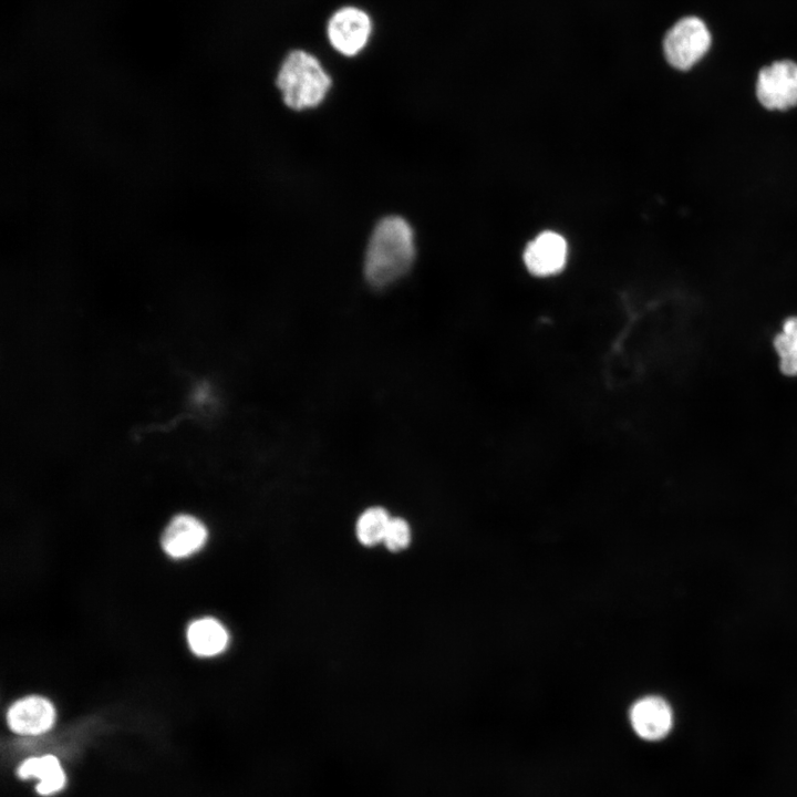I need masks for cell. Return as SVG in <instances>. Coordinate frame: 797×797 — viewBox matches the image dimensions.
Listing matches in <instances>:
<instances>
[{
    "label": "cell",
    "mask_w": 797,
    "mask_h": 797,
    "mask_svg": "<svg viewBox=\"0 0 797 797\" xmlns=\"http://www.w3.org/2000/svg\"><path fill=\"white\" fill-rule=\"evenodd\" d=\"M415 259L414 234L410 224L398 216L379 221L369 240L364 275L375 288L386 287L412 267Z\"/></svg>",
    "instance_id": "obj_1"
},
{
    "label": "cell",
    "mask_w": 797,
    "mask_h": 797,
    "mask_svg": "<svg viewBox=\"0 0 797 797\" xmlns=\"http://www.w3.org/2000/svg\"><path fill=\"white\" fill-rule=\"evenodd\" d=\"M277 86L284 103L300 111L314 107L324 100L331 86V77L315 56L296 50L282 62Z\"/></svg>",
    "instance_id": "obj_2"
},
{
    "label": "cell",
    "mask_w": 797,
    "mask_h": 797,
    "mask_svg": "<svg viewBox=\"0 0 797 797\" xmlns=\"http://www.w3.org/2000/svg\"><path fill=\"white\" fill-rule=\"evenodd\" d=\"M711 34L696 17L679 20L665 34L663 50L666 61L677 70L692 68L708 50Z\"/></svg>",
    "instance_id": "obj_3"
},
{
    "label": "cell",
    "mask_w": 797,
    "mask_h": 797,
    "mask_svg": "<svg viewBox=\"0 0 797 797\" xmlns=\"http://www.w3.org/2000/svg\"><path fill=\"white\" fill-rule=\"evenodd\" d=\"M756 94L768 110L785 111L797 105V64L777 61L759 71Z\"/></svg>",
    "instance_id": "obj_4"
},
{
    "label": "cell",
    "mask_w": 797,
    "mask_h": 797,
    "mask_svg": "<svg viewBox=\"0 0 797 797\" xmlns=\"http://www.w3.org/2000/svg\"><path fill=\"white\" fill-rule=\"evenodd\" d=\"M330 44L341 54L353 56L366 45L372 33L369 14L355 7L337 10L328 21Z\"/></svg>",
    "instance_id": "obj_5"
},
{
    "label": "cell",
    "mask_w": 797,
    "mask_h": 797,
    "mask_svg": "<svg viewBox=\"0 0 797 797\" xmlns=\"http://www.w3.org/2000/svg\"><path fill=\"white\" fill-rule=\"evenodd\" d=\"M207 538L208 530L201 520L189 514H179L165 527L161 545L168 557L185 559L198 552Z\"/></svg>",
    "instance_id": "obj_6"
},
{
    "label": "cell",
    "mask_w": 797,
    "mask_h": 797,
    "mask_svg": "<svg viewBox=\"0 0 797 797\" xmlns=\"http://www.w3.org/2000/svg\"><path fill=\"white\" fill-rule=\"evenodd\" d=\"M10 729L19 735H41L55 722V708L45 697L28 695L17 700L7 712Z\"/></svg>",
    "instance_id": "obj_7"
},
{
    "label": "cell",
    "mask_w": 797,
    "mask_h": 797,
    "mask_svg": "<svg viewBox=\"0 0 797 797\" xmlns=\"http://www.w3.org/2000/svg\"><path fill=\"white\" fill-rule=\"evenodd\" d=\"M630 723L639 737L656 742L663 739L671 732L673 712L664 698L645 696L631 706Z\"/></svg>",
    "instance_id": "obj_8"
},
{
    "label": "cell",
    "mask_w": 797,
    "mask_h": 797,
    "mask_svg": "<svg viewBox=\"0 0 797 797\" xmlns=\"http://www.w3.org/2000/svg\"><path fill=\"white\" fill-rule=\"evenodd\" d=\"M568 246L555 231H544L526 247L524 261L530 273L548 277L560 272L567 262Z\"/></svg>",
    "instance_id": "obj_9"
},
{
    "label": "cell",
    "mask_w": 797,
    "mask_h": 797,
    "mask_svg": "<svg viewBox=\"0 0 797 797\" xmlns=\"http://www.w3.org/2000/svg\"><path fill=\"white\" fill-rule=\"evenodd\" d=\"M186 640L190 651L200 658H211L222 653L229 643V633L225 625L213 617H203L192 621L186 630Z\"/></svg>",
    "instance_id": "obj_10"
},
{
    "label": "cell",
    "mask_w": 797,
    "mask_h": 797,
    "mask_svg": "<svg viewBox=\"0 0 797 797\" xmlns=\"http://www.w3.org/2000/svg\"><path fill=\"white\" fill-rule=\"evenodd\" d=\"M18 775L23 779L38 778L37 791L42 796L60 791L66 780L60 762L53 755L32 757L24 760L18 768Z\"/></svg>",
    "instance_id": "obj_11"
},
{
    "label": "cell",
    "mask_w": 797,
    "mask_h": 797,
    "mask_svg": "<svg viewBox=\"0 0 797 797\" xmlns=\"http://www.w3.org/2000/svg\"><path fill=\"white\" fill-rule=\"evenodd\" d=\"M778 368L787 377L797 376V315L788 317L773 338Z\"/></svg>",
    "instance_id": "obj_12"
},
{
    "label": "cell",
    "mask_w": 797,
    "mask_h": 797,
    "mask_svg": "<svg viewBox=\"0 0 797 797\" xmlns=\"http://www.w3.org/2000/svg\"><path fill=\"white\" fill-rule=\"evenodd\" d=\"M390 520L389 513L380 506L364 510L355 527L359 541L364 546L382 542Z\"/></svg>",
    "instance_id": "obj_13"
},
{
    "label": "cell",
    "mask_w": 797,
    "mask_h": 797,
    "mask_svg": "<svg viewBox=\"0 0 797 797\" xmlns=\"http://www.w3.org/2000/svg\"><path fill=\"white\" fill-rule=\"evenodd\" d=\"M391 551H401L411 542V529L406 520L400 517H391L383 541Z\"/></svg>",
    "instance_id": "obj_14"
}]
</instances>
